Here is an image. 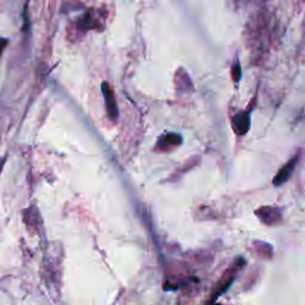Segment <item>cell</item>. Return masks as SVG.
I'll use <instances>...</instances> for the list:
<instances>
[{
  "label": "cell",
  "mask_w": 305,
  "mask_h": 305,
  "mask_svg": "<svg viewBox=\"0 0 305 305\" xmlns=\"http://www.w3.org/2000/svg\"><path fill=\"white\" fill-rule=\"evenodd\" d=\"M101 91H103V94L105 98V104H106L107 114H109V117L111 119H117V117H118V107H117L116 99H114L113 91L111 90L107 82H103V84H101Z\"/></svg>",
  "instance_id": "1"
},
{
  "label": "cell",
  "mask_w": 305,
  "mask_h": 305,
  "mask_svg": "<svg viewBox=\"0 0 305 305\" xmlns=\"http://www.w3.org/2000/svg\"><path fill=\"white\" fill-rule=\"evenodd\" d=\"M99 25L98 23L97 18L93 16V11H87L85 12V15L82 16V17L78 21V24H76V27H78L79 30L81 31H86L87 33L88 30H93ZM101 27V25H99Z\"/></svg>",
  "instance_id": "5"
},
{
  "label": "cell",
  "mask_w": 305,
  "mask_h": 305,
  "mask_svg": "<svg viewBox=\"0 0 305 305\" xmlns=\"http://www.w3.org/2000/svg\"><path fill=\"white\" fill-rule=\"evenodd\" d=\"M181 136L178 133L170 132L165 136H161L157 143V149L160 151H170L172 149L179 147L181 144Z\"/></svg>",
  "instance_id": "3"
},
{
  "label": "cell",
  "mask_w": 305,
  "mask_h": 305,
  "mask_svg": "<svg viewBox=\"0 0 305 305\" xmlns=\"http://www.w3.org/2000/svg\"><path fill=\"white\" fill-rule=\"evenodd\" d=\"M231 75H233V80L234 81H238L240 80L241 78V66H240V62L236 61L234 63L233 66V69H231Z\"/></svg>",
  "instance_id": "6"
},
{
  "label": "cell",
  "mask_w": 305,
  "mask_h": 305,
  "mask_svg": "<svg viewBox=\"0 0 305 305\" xmlns=\"http://www.w3.org/2000/svg\"><path fill=\"white\" fill-rule=\"evenodd\" d=\"M298 160H299V157H298V155H295V157L292 158L291 160L287 162V164L284 165L282 168H280V171L276 173L274 179H273V185L280 186L284 183H286V181H287L288 179H290V177L292 176V173H293L295 165H297Z\"/></svg>",
  "instance_id": "2"
},
{
  "label": "cell",
  "mask_w": 305,
  "mask_h": 305,
  "mask_svg": "<svg viewBox=\"0 0 305 305\" xmlns=\"http://www.w3.org/2000/svg\"><path fill=\"white\" fill-rule=\"evenodd\" d=\"M4 44H5V41L0 40V53H2V50H3V47H4Z\"/></svg>",
  "instance_id": "7"
},
{
  "label": "cell",
  "mask_w": 305,
  "mask_h": 305,
  "mask_svg": "<svg viewBox=\"0 0 305 305\" xmlns=\"http://www.w3.org/2000/svg\"><path fill=\"white\" fill-rule=\"evenodd\" d=\"M233 128L238 135H244L249 129V114L248 112H240L233 118Z\"/></svg>",
  "instance_id": "4"
}]
</instances>
